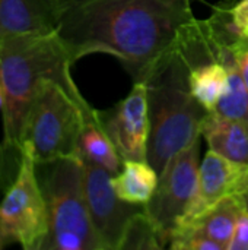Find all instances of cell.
Here are the masks:
<instances>
[{"instance_id":"6da1fadb","label":"cell","mask_w":248,"mask_h":250,"mask_svg":"<svg viewBox=\"0 0 248 250\" xmlns=\"http://www.w3.org/2000/svg\"><path fill=\"white\" fill-rule=\"evenodd\" d=\"M191 0H63L57 35L73 63L104 53L145 82L196 22Z\"/></svg>"},{"instance_id":"7a4b0ae2","label":"cell","mask_w":248,"mask_h":250,"mask_svg":"<svg viewBox=\"0 0 248 250\" xmlns=\"http://www.w3.org/2000/svg\"><path fill=\"white\" fill-rule=\"evenodd\" d=\"M73 64L57 31L0 40V85L3 89L0 198L18 176L25 122L44 81H56L73 98L86 103L72 78Z\"/></svg>"},{"instance_id":"3957f363","label":"cell","mask_w":248,"mask_h":250,"mask_svg":"<svg viewBox=\"0 0 248 250\" xmlns=\"http://www.w3.org/2000/svg\"><path fill=\"white\" fill-rule=\"evenodd\" d=\"M190 64L180 45L167 53L146 78L149 139L146 161L158 171L200 136L209 113L191 94Z\"/></svg>"},{"instance_id":"277c9868","label":"cell","mask_w":248,"mask_h":250,"mask_svg":"<svg viewBox=\"0 0 248 250\" xmlns=\"http://www.w3.org/2000/svg\"><path fill=\"white\" fill-rule=\"evenodd\" d=\"M48 214L41 250H104L91 221L79 155L35 164Z\"/></svg>"},{"instance_id":"5b68a950","label":"cell","mask_w":248,"mask_h":250,"mask_svg":"<svg viewBox=\"0 0 248 250\" xmlns=\"http://www.w3.org/2000/svg\"><path fill=\"white\" fill-rule=\"evenodd\" d=\"M94 111L56 81H44L25 122L22 154H28L35 164L79 155L83 122Z\"/></svg>"},{"instance_id":"8992f818","label":"cell","mask_w":248,"mask_h":250,"mask_svg":"<svg viewBox=\"0 0 248 250\" xmlns=\"http://www.w3.org/2000/svg\"><path fill=\"white\" fill-rule=\"evenodd\" d=\"M48 236V214L35 161L22 154L16 179L0 198V246L41 250Z\"/></svg>"},{"instance_id":"52a82bcc","label":"cell","mask_w":248,"mask_h":250,"mask_svg":"<svg viewBox=\"0 0 248 250\" xmlns=\"http://www.w3.org/2000/svg\"><path fill=\"white\" fill-rule=\"evenodd\" d=\"M200 136L172 155L159 173L156 189L145 205L159 240L168 248L172 231L183 221L194 198L200 167Z\"/></svg>"},{"instance_id":"ba28073f","label":"cell","mask_w":248,"mask_h":250,"mask_svg":"<svg viewBox=\"0 0 248 250\" xmlns=\"http://www.w3.org/2000/svg\"><path fill=\"white\" fill-rule=\"evenodd\" d=\"M83 186L95 233L104 250H118L130 220L145 205H134L120 199L113 188V174L105 168L82 158Z\"/></svg>"},{"instance_id":"9c48e42d","label":"cell","mask_w":248,"mask_h":250,"mask_svg":"<svg viewBox=\"0 0 248 250\" xmlns=\"http://www.w3.org/2000/svg\"><path fill=\"white\" fill-rule=\"evenodd\" d=\"M96 116L123 163L146 161L149 111L145 82H134L126 98L108 110H96Z\"/></svg>"},{"instance_id":"30bf717a","label":"cell","mask_w":248,"mask_h":250,"mask_svg":"<svg viewBox=\"0 0 248 250\" xmlns=\"http://www.w3.org/2000/svg\"><path fill=\"white\" fill-rule=\"evenodd\" d=\"M246 211L240 195H231L212 205L190 221L180 224L171 234L172 250H228L235 224Z\"/></svg>"},{"instance_id":"8fae6325","label":"cell","mask_w":248,"mask_h":250,"mask_svg":"<svg viewBox=\"0 0 248 250\" xmlns=\"http://www.w3.org/2000/svg\"><path fill=\"white\" fill-rule=\"evenodd\" d=\"M247 176L248 166L231 161L209 149L199 167L194 198L180 224L193 220L227 196L240 195L246 188Z\"/></svg>"},{"instance_id":"7c38bea8","label":"cell","mask_w":248,"mask_h":250,"mask_svg":"<svg viewBox=\"0 0 248 250\" xmlns=\"http://www.w3.org/2000/svg\"><path fill=\"white\" fill-rule=\"evenodd\" d=\"M63 0H0V40L57 29Z\"/></svg>"},{"instance_id":"4fadbf2b","label":"cell","mask_w":248,"mask_h":250,"mask_svg":"<svg viewBox=\"0 0 248 250\" xmlns=\"http://www.w3.org/2000/svg\"><path fill=\"white\" fill-rule=\"evenodd\" d=\"M200 133L209 149L231 161L248 166V125L209 111L202 122Z\"/></svg>"},{"instance_id":"5bb4252c","label":"cell","mask_w":248,"mask_h":250,"mask_svg":"<svg viewBox=\"0 0 248 250\" xmlns=\"http://www.w3.org/2000/svg\"><path fill=\"white\" fill-rule=\"evenodd\" d=\"M79 157L105 168L113 176H115L123 167V160L113 141L102 129L96 110L85 117L79 138Z\"/></svg>"},{"instance_id":"9a60e30c","label":"cell","mask_w":248,"mask_h":250,"mask_svg":"<svg viewBox=\"0 0 248 250\" xmlns=\"http://www.w3.org/2000/svg\"><path fill=\"white\" fill-rule=\"evenodd\" d=\"M159 174L148 161H124L113 176V188L120 199L134 205H146L152 198Z\"/></svg>"},{"instance_id":"2e32d148","label":"cell","mask_w":248,"mask_h":250,"mask_svg":"<svg viewBox=\"0 0 248 250\" xmlns=\"http://www.w3.org/2000/svg\"><path fill=\"white\" fill-rule=\"evenodd\" d=\"M190 88L194 98L208 110H215L228 86V69L215 59L190 67Z\"/></svg>"},{"instance_id":"e0dca14e","label":"cell","mask_w":248,"mask_h":250,"mask_svg":"<svg viewBox=\"0 0 248 250\" xmlns=\"http://www.w3.org/2000/svg\"><path fill=\"white\" fill-rule=\"evenodd\" d=\"M158 250L164 249L156 229L148 214L143 211L137 212L126 227L123 240L118 250Z\"/></svg>"},{"instance_id":"ac0fdd59","label":"cell","mask_w":248,"mask_h":250,"mask_svg":"<svg viewBox=\"0 0 248 250\" xmlns=\"http://www.w3.org/2000/svg\"><path fill=\"white\" fill-rule=\"evenodd\" d=\"M229 26L241 40H248V0H240L231 6H225Z\"/></svg>"},{"instance_id":"d6986e66","label":"cell","mask_w":248,"mask_h":250,"mask_svg":"<svg viewBox=\"0 0 248 250\" xmlns=\"http://www.w3.org/2000/svg\"><path fill=\"white\" fill-rule=\"evenodd\" d=\"M228 250H248V212L244 211L234 229Z\"/></svg>"},{"instance_id":"ffe728a7","label":"cell","mask_w":248,"mask_h":250,"mask_svg":"<svg viewBox=\"0 0 248 250\" xmlns=\"http://www.w3.org/2000/svg\"><path fill=\"white\" fill-rule=\"evenodd\" d=\"M229 47L232 48V51H234L235 56H237L240 69H241V72H243V76H244L246 83H247L248 86V45H246V44L241 42V41H237V42L231 44Z\"/></svg>"},{"instance_id":"44dd1931","label":"cell","mask_w":248,"mask_h":250,"mask_svg":"<svg viewBox=\"0 0 248 250\" xmlns=\"http://www.w3.org/2000/svg\"><path fill=\"white\" fill-rule=\"evenodd\" d=\"M240 196H241V199H243V202H244L246 211L248 212V176H247V183H246V188H244V190L240 193Z\"/></svg>"},{"instance_id":"7402d4cb","label":"cell","mask_w":248,"mask_h":250,"mask_svg":"<svg viewBox=\"0 0 248 250\" xmlns=\"http://www.w3.org/2000/svg\"><path fill=\"white\" fill-rule=\"evenodd\" d=\"M3 108V89H1V85H0V111Z\"/></svg>"},{"instance_id":"603a6c76","label":"cell","mask_w":248,"mask_h":250,"mask_svg":"<svg viewBox=\"0 0 248 250\" xmlns=\"http://www.w3.org/2000/svg\"><path fill=\"white\" fill-rule=\"evenodd\" d=\"M241 41H243V42H244L246 45H248V40H241Z\"/></svg>"}]
</instances>
